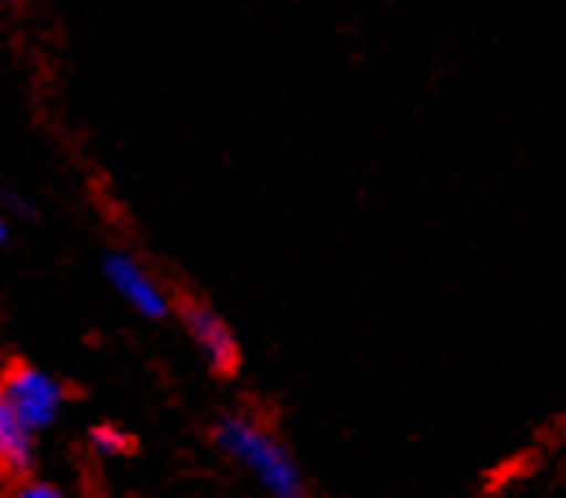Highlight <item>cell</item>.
<instances>
[{
	"label": "cell",
	"instance_id": "3957f363",
	"mask_svg": "<svg viewBox=\"0 0 566 498\" xmlns=\"http://www.w3.org/2000/svg\"><path fill=\"white\" fill-rule=\"evenodd\" d=\"M103 276L124 297V305L135 308L142 318H153V322H156V318H167V311H170L167 294L156 287V279L142 269L135 258L120 255V252L106 255L103 258Z\"/></svg>",
	"mask_w": 566,
	"mask_h": 498
},
{
	"label": "cell",
	"instance_id": "5b68a950",
	"mask_svg": "<svg viewBox=\"0 0 566 498\" xmlns=\"http://www.w3.org/2000/svg\"><path fill=\"white\" fill-rule=\"evenodd\" d=\"M0 459H4L8 474H25L35 459V432L8 406H0Z\"/></svg>",
	"mask_w": 566,
	"mask_h": 498
},
{
	"label": "cell",
	"instance_id": "7a4b0ae2",
	"mask_svg": "<svg viewBox=\"0 0 566 498\" xmlns=\"http://www.w3.org/2000/svg\"><path fill=\"white\" fill-rule=\"evenodd\" d=\"M0 406H8V411L25 421L32 432H43L50 428L53 421H57L61 406H64V389L61 382L46 375L40 368H14L8 382H4V400Z\"/></svg>",
	"mask_w": 566,
	"mask_h": 498
},
{
	"label": "cell",
	"instance_id": "277c9868",
	"mask_svg": "<svg viewBox=\"0 0 566 498\" xmlns=\"http://www.w3.org/2000/svg\"><path fill=\"white\" fill-rule=\"evenodd\" d=\"M185 329L195 340V347L202 350V358L209 361L212 371H234L238 364V340L230 326L217 311H209L202 305H188L185 308Z\"/></svg>",
	"mask_w": 566,
	"mask_h": 498
},
{
	"label": "cell",
	"instance_id": "ba28073f",
	"mask_svg": "<svg viewBox=\"0 0 566 498\" xmlns=\"http://www.w3.org/2000/svg\"><path fill=\"white\" fill-rule=\"evenodd\" d=\"M29 202L22 199V194H14V191H4V216H29Z\"/></svg>",
	"mask_w": 566,
	"mask_h": 498
},
{
	"label": "cell",
	"instance_id": "8992f818",
	"mask_svg": "<svg viewBox=\"0 0 566 498\" xmlns=\"http://www.w3.org/2000/svg\"><path fill=\"white\" fill-rule=\"evenodd\" d=\"M88 442H93V449L99 456H120L124 449H128V435H124L120 428H111V424H99V428L88 432Z\"/></svg>",
	"mask_w": 566,
	"mask_h": 498
},
{
	"label": "cell",
	"instance_id": "52a82bcc",
	"mask_svg": "<svg viewBox=\"0 0 566 498\" xmlns=\"http://www.w3.org/2000/svg\"><path fill=\"white\" fill-rule=\"evenodd\" d=\"M11 498H64L53 485H43V481H25L22 488H14Z\"/></svg>",
	"mask_w": 566,
	"mask_h": 498
},
{
	"label": "cell",
	"instance_id": "9c48e42d",
	"mask_svg": "<svg viewBox=\"0 0 566 498\" xmlns=\"http://www.w3.org/2000/svg\"><path fill=\"white\" fill-rule=\"evenodd\" d=\"M8 4H11V8H14V4H22V0H8Z\"/></svg>",
	"mask_w": 566,
	"mask_h": 498
},
{
	"label": "cell",
	"instance_id": "6da1fadb",
	"mask_svg": "<svg viewBox=\"0 0 566 498\" xmlns=\"http://www.w3.org/2000/svg\"><path fill=\"white\" fill-rule=\"evenodd\" d=\"M217 442L227 456H234L255 477L270 498H305V481H301L294 456L270 432H262L255 421L223 417L217 424Z\"/></svg>",
	"mask_w": 566,
	"mask_h": 498
}]
</instances>
